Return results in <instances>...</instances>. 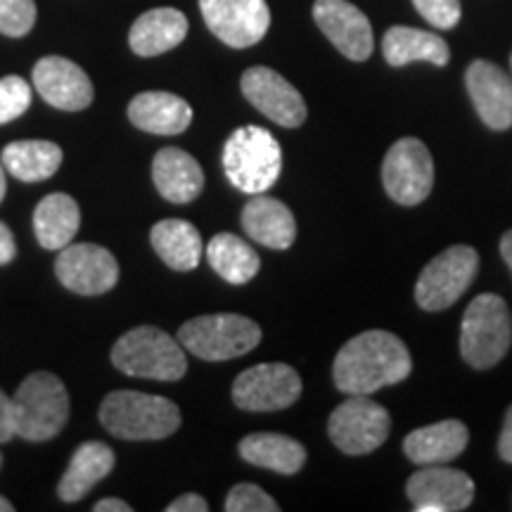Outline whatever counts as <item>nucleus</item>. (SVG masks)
<instances>
[{"mask_svg":"<svg viewBox=\"0 0 512 512\" xmlns=\"http://www.w3.org/2000/svg\"><path fill=\"white\" fill-rule=\"evenodd\" d=\"M81 211L74 197L64 192H53L43 197L34 211V230L36 240L43 249H64L72 245L74 235L79 233Z\"/></svg>","mask_w":512,"mask_h":512,"instance_id":"nucleus-26","label":"nucleus"},{"mask_svg":"<svg viewBox=\"0 0 512 512\" xmlns=\"http://www.w3.org/2000/svg\"><path fill=\"white\" fill-rule=\"evenodd\" d=\"M242 95L264 117L285 128H297L306 121V102L302 93L285 76L268 67H252L242 74Z\"/></svg>","mask_w":512,"mask_h":512,"instance_id":"nucleus-15","label":"nucleus"},{"mask_svg":"<svg viewBox=\"0 0 512 512\" xmlns=\"http://www.w3.org/2000/svg\"><path fill=\"white\" fill-rule=\"evenodd\" d=\"M15 403V434L27 441L55 439L69 420V392L53 373L38 370L19 384Z\"/></svg>","mask_w":512,"mask_h":512,"instance_id":"nucleus-5","label":"nucleus"},{"mask_svg":"<svg viewBox=\"0 0 512 512\" xmlns=\"http://www.w3.org/2000/svg\"><path fill=\"white\" fill-rule=\"evenodd\" d=\"M512 344V318L505 299L479 294L465 309L460 325V354L472 368H494Z\"/></svg>","mask_w":512,"mask_h":512,"instance_id":"nucleus-6","label":"nucleus"},{"mask_svg":"<svg viewBox=\"0 0 512 512\" xmlns=\"http://www.w3.org/2000/svg\"><path fill=\"white\" fill-rule=\"evenodd\" d=\"M0 162L17 181L41 183L57 174L62 164V150L50 140H17L5 147Z\"/></svg>","mask_w":512,"mask_h":512,"instance_id":"nucleus-29","label":"nucleus"},{"mask_svg":"<svg viewBox=\"0 0 512 512\" xmlns=\"http://www.w3.org/2000/svg\"><path fill=\"white\" fill-rule=\"evenodd\" d=\"M209 266L230 285H245L259 273L261 259L254 247L233 233L214 235L207 247Z\"/></svg>","mask_w":512,"mask_h":512,"instance_id":"nucleus-30","label":"nucleus"},{"mask_svg":"<svg viewBox=\"0 0 512 512\" xmlns=\"http://www.w3.org/2000/svg\"><path fill=\"white\" fill-rule=\"evenodd\" d=\"M95 512H131L133 508L128 505L126 501H121V498H102L93 505Z\"/></svg>","mask_w":512,"mask_h":512,"instance_id":"nucleus-39","label":"nucleus"},{"mask_svg":"<svg viewBox=\"0 0 512 512\" xmlns=\"http://www.w3.org/2000/svg\"><path fill=\"white\" fill-rule=\"evenodd\" d=\"M242 228L259 245L268 249H290L297 238V221L290 207L268 197L266 192L254 195L242 209Z\"/></svg>","mask_w":512,"mask_h":512,"instance_id":"nucleus-19","label":"nucleus"},{"mask_svg":"<svg viewBox=\"0 0 512 512\" xmlns=\"http://www.w3.org/2000/svg\"><path fill=\"white\" fill-rule=\"evenodd\" d=\"M479 254L467 245L448 247L422 268L415 283V302L420 309L437 313L453 306L477 278Z\"/></svg>","mask_w":512,"mask_h":512,"instance_id":"nucleus-8","label":"nucleus"},{"mask_svg":"<svg viewBox=\"0 0 512 512\" xmlns=\"http://www.w3.org/2000/svg\"><path fill=\"white\" fill-rule=\"evenodd\" d=\"M112 363L124 375L157 382H176L188 370L178 337L174 339L155 325H140L121 335L112 347Z\"/></svg>","mask_w":512,"mask_h":512,"instance_id":"nucleus-3","label":"nucleus"},{"mask_svg":"<svg viewBox=\"0 0 512 512\" xmlns=\"http://www.w3.org/2000/svg\"><path fill=\"white\" fill-rule=\"evenodd\" d=\"M299 396H302V377L285 363L252 366L233 382V401L242 411H280L297 403Z\"/></svg>","mask_w":512,"mask_h":512,"instance_id":"nucleus-11","label":"nucleus"},{"mask_svg":"<svg viewBox=\"0 0 512 512\" xmlns=\"http://www.w3.org/2000/svg\"><path fill=\"white\" fill-rule=\"evenodd\" d=\"M107 432L126 441L169 439L181 427V411L164 396L143 392H112L100 406Z\"/></svg>","mask_w":512,"mask_h":512,"instance_id":"nucleus-2","label":"nucleus"},{"mask_svg":"<svg viewBox=\"0 0 512 512\" xmlns=\"http://www.w3.org/2000/svg\"><path fill=\"white\" fill-rule=\"evenodd\" d=\"M178 342L202 361H230L249 354L261 342V328L238 313H214L183 323Z\"/></svg>","mask_w":512,"mask_h":512,"instance_id":"nucleus-7","label":"nucleus"},{"mask_svg":"<svg viewBox=\"0 0 512 512\" xmlns=\"http://www.w3.org/2000/svg\"><path fill=\"white\" fill-rule=\"evenodd\" d=\"M223 169L228 181L247 195L271 190L283 171V150L271 131L242 126L223 147Z\"/></svg>","mask_w":512,"mask_h":512,"instance_id":"nucleus-4","label":"nucleus"},{"mask_svg":"<svg viewBox=\"0 0 512 512\" xmlns=\"http://www.w3.org/2000/svg\"><path fill=\"white\" fill-rule=\"evenodd\" d=\"M128 119L140 131L155 133V136H178L190 126L192 107L174 93L147 91L131 100Z\"/></svg>","mask_w":512,"mask_h":512,"instance_id":"nucleus-22","label":"nucleus"},{"mask_svg":"<svg viewBox=\"0 0 512 512\" xmlns=\"http://www.w3.org/2000/svg\"><path fill=\"white\" fill-rule=\"evenodd\" d=\"M465 86L486 126L494 131L512 126V79L498 64L475 60L467 67Z\"/></svg>","mask_w":512,"mask_h":512,"instance_id":"nucleus-18","label":"nucleus"},{"mask_svg":"<svg viewBox=\"0 0 512 512\" xmlns=\"http://www.w3.org/2000/svg\"><path fill=\"white\" fill-rule=\"evenodd\" d=\"M223 508L228 512H278L280 505L256 484H235L228 491Z\"/></svg>","mask_w":512,"mask_h":512,"instance_id":"nucleus-33","label":"nucleus"},{"mask_svg":"<svg viewBox=\"0 0 512 512\" xmlns=\"http://www.w3.org/2000/svg\"><path fill=\"white\" fill-rule=\"evenodd\" d=\"M510 67H512V55H510Z\"/></svg>","mask_w":512,"mask_h":512,"instance_id":"nucleus-44","label":"nucleus"},{"mask_svg":"<svg viewBox=\"0 0 512 512\" xmlns=\"http://www.w3.org/2000/svg\"><path fill=\"white\" fill-rule=\"evenodd\" d=\"M392 432V418L387 408L368 399L366 394H356L332 411L328 420V434L342 453L349 456H366L380 448Z\"/></svg>","mask_w":512,"mask_h":512,"instance_id":"nucleus-9","label":"nucleus"},{"mask_svg":"<svg viewBox=\"0 0 512 512\" xmlns=\"http://www.w3.org/2000/svg\"><path fill=\"white\" fill-rule=\"evenodd\" d=\"M413 5L437 29H453L460 22V0H413Z\"/></svg>","mask_w":512,"mask_h":512,"instance_id":"nucleus-34","label":"nucleus"},{"mask_svg":"<svg viewBox=\"0 0 512 512\" xmlns=\"http://www.w3.org/2000/svg\"><path fill=\"white\" fill-rule=\"evenodd\" d=\"M406 494L418 512H458L475 501V482L463 470L425 465L408 479Z\"/></svg>","mask_w":512,"mask_h":512,"instance_id":"nucleus-14","label":"nucleus"},{"mask_svg":"<svg viewBox=\"0 0 512 512\" xmlns=\"http://www.w3.org/2000/svg\"><path fill=\"white\" fill-rule=\"evenodd\" d=\"M467 441H470V432L465 422L441 420L408 434L403 441V451L415 465H446L465 451Z\"/></svg>","mask_w":512,"mask_h":512,"instance_id":"nucleus-23","label":"nucleus"},{"mask_svg":"<svg viewBox=\"0 0 512 512\" xmlns=\"http://www.w3.org/2000/svg\"><path fill=\"white\" fill-rule=\"evenodd\" d=\"M55 275L69 292L95 297L117 285L119 264L110 249L79 242L62 249L55 261Z\"/></svg>","mask_w":512,"mask_h":512,"instance_id":"nucleus-13","label":"nucleus"},{"mask_svg":"<svg viewBox=\"0 0 512 512\" xmlns=\"http://www.w3.org/2000/svg\"><path fill=\"white\" fill-rule=\"evenodd\" d=\"M15 256H17V245H15V238H12V230L0 221V266L10 264Z\"/></svg>","mask_w":512,"mask_h":512,"instance_id":"nucleus-38","label":"nucleus"},{"mask_svg":"<svg viewBox=\"0 0 512 512\" xmlns=\"http://www.w3.org/2000/svg\"><path fill=\"white\" fill-rule=\"evenodd\" d=\"M240 456L256 467H266L280 475H294L306 463V448L285 434L259 432L240 441Z\"/></svg>","mask_w":512,"mask_h":512,"instance_id":"nucleus-28","label":"nucleus"},{"mask_svg":"<svg viewBox=\"0 0 512 512\" xmlns=\"http://www.w3.org/2000/svg\"><path fill=\"white\" fill-rule=\"evenodd\" d=\"M0 465H3V456H0Z\"/></svg>","mask_w":512,"mask_h":512,"instance_id":"nucleus-43","label":"nucleus"},{"mask_svg":"<svg viewBox=\"0 0 512 512\" xmlns=\"http://www.w3.org/2000/svg\"><path fill=\"white\" fill-rule=\"evenodd\" d=\"M188 36V17L176 8L147 10L128 31V46L140 57H157L181 46Z\"/></svg>","mask_w":512,"mask_h":512,"instance_id":"nucleus-21","label":"nucleus"},{"mask_svg":"<svg viewBox=\"0 0 512 512\" xmlns=\"http://www.w3.org/2000/svg\"><path fill=\"white\" fill-rule=\"evenodd\" d=\"M114 451L102 441H86L76 448V453L69 460L67 472L57 486V496L64 503L81 501L95 484L102 482L114 470Z\"/></svg>","mask_w":512,"mask_h":512,"instance_id":"nucleus-24","label":"nucleus"},{"mask_svg":"<svg viewBox=\"0 0 512 512\" xmlns=\"http://www.w3.org/2000/svg\"><path fill=\"white\" fill-rule=\"evenodd\" d=\"M207 510H209L207 498H202L200 494L178 496L174 503L166 505V512H207Z\"/></svg>","mask_w":512,"mask_h":512,"instance_id":"nucleus-36","label":"nucleus"},{"mask_svg":"<svg viewBox=\"0 0 512 512\" xmlns=\"http://www.w3.org/2000/svg\"><path fill=\"white\" fill-rule=\"evenodd\" d=\"M501 256H503L505 264H508L510 271H512V230H508V233L503 235V240H501Z\"/></svg>","mask_w":512,"mask_h":512,"instance_id":"nucleus-40","label":"nucleus"},{"mask_svg":"<svg viewBox=\"0 0 512 512\" xmlns=\"http://www.w3.org/2000/svg\"><path fill=\"white\" fill-rule=\"evenodd\" d=\"M152 181L164 200L174 204H188L200 197L204 188V174L197 159L178 147H164L152 162Z\"/></svg>","mask_w":512,"mask_h":512,"instance_id":"nucleus-20","label":"nucleus"},{"mask_svg":"<svg viewBox=\"0 0 512 512\" xmlns=\"http://www.w3.org/2000/svg\"><path fill=\"white\" fill-rule=\"evenodd\" d=\"M15 437V403L0 389V444Z\"/></svg>","mask_w":512,"mask_h":512,"instance_id":"nucleus-35","label":"nucleus"},{"mask_svg":"<svg viewBox=\"0 0 512 512\" xmlns=\"http://www.w3.org/2000/svg\"><path fill=\"white\" fill-rule=\"evenodd\" d=\"M498 456H501L505 463L512 465V406L508 408V413H505L501 439H498Z\"/></svg>","mask_w":512,"mask_h":512,"instance_id":"nucleus-37","label":"nucleus"},{"mask_svg":"<svg viewBox=\"0 0 512 512\" xmlns=\"http://www.w3.org/2000/svg\"><path fill=\"white\" fill-rule=\"evenodd\" d=\"M211 34L230 48H252L268 34L271 10L266 0H200Z\"/></svg>","mask_w":512,"mask_h":512,"instance_id":"nucleus-12","label":"nucleus"},{"mask_svg":"<svg viewBox=\"0 0 512 512\" xmlns=\"http://www.w3.org/2000/svg\"><path fill=\"white\" fill-rule=\"evenodd\" d=\"M12 510H15V505H12L5 496H0V512H12Z\"/></svg>","mask_w":512,"mask_h":512,"instance_id":"nucleus-42","label":"nucleus"},{"mask_svg":"<svg viewBox=\"0 0 512 512\" xmlns=\"http://www.w3.org/2000/svg\"><path fill=\"white\" fill-rule=\"evenodd\" d=\"M382 183L394 202H425L434 185V162L430 150L418 138H401L389 147L382 164Z\"/></svg>","mask_w":512,"mask_h":512,"instance_id":"nucleus-10","label":"nucleus"},{"mask_svg":"<svg viewBox=\"0 0 512 512\" xmlns=\"http://www.w3.org/2000/svg\"><path fill=\"white\" fill-rule=\"evenodd\" d=\"M313 19L344 57L354 62H366L373 55L375 38L370 19L349 0H316Z\"/></svg>","mask_w":512,"mask_h":512,"instance_id":"nucleus-16","label":"nucleus"},{"mask_svg":"<svg viewBox=\"0 0 512 512\" xmlns=\"http://www.w3.org/2000/svg\"><path fill=\"white\" fill-rule=\"evenodd\" d=\"M411 370V354L399 337L387 330H368L339 349L332 377L339 392L368 396L389 384L403 382Z\"/></svg>","mask_w":512,"mask_h":512,"instance_id":"nucleus-1","label":"nucleus"},{"mask_svg":"<svg viewBox=\"0 0 512 512\" xmlns=\"http://www.w3.org/2000/svg\"><path fill=\"white\" fill-rule=\"evenodd\" d=\"M382 53L392 67H406L411 62H430L446 67L451 50L444 38L413 27H392L382 38Z\"/></svg>","mask_w":512,"mask_h":512,"instance_id":"nucleus-25","label":"nucleus"},{"mask_svg":"<svg viewBox=\"0 0 512 512\" xmlns=\"http://www.w3.org/2000/svg\"><path fill=\"white\" fill-rule=\"evenodd\" d=\"M150 242L159 259L174 271H195L202 259V235L183 219L159 221L150 233Z\"/></svg>","mask_w":512,"mask_h":512,"instance_id":"nucleus-27","label":"nucleus"},{"mask_svg":"<svg viewBox=\"0 0 512 512\" xmlns=\"http://www.w3.org/2000/svg\"><path fill=\"white\" fill-rule=\"evenodd\" d=\"M31 105V86L22 76L0 79V124L22 117Z\"/></svg>","mask_w":512,"mask_h":512,"instance_id":"nucleus-32","label":"nucleus"},{"mask_svg":"<svg viewBox=\"0 0 512 512\" xmlns=\"http://www.w3.org/2000/svg\"><path fill=\"white\" fill-rule=\"evenodd\" d=\"M5 190H8V183H5V166L0 162V202H3Z\"/></svg>","mask_w":512,"mask_h":512,"instance_id":"nucleus-41","label":"nucleus"},{"mask_svg":"<svg viewBox=\"0 0 512 512\" xmlns=\"http://www.w3.org/2000/svg\"><path fill=\"white\" fill-rule=\"evenodd\" d=\"M38 17L34 0H0V34L22 38L34 29Z\"/></svg>","mask_w":512,"mask_h":512,"instance_id":"nucleus-31","label":"nucleus"},{"mask_svg":"<svg viewBox=\"0 0 512 512\" xmlns=\"http://www.w3.org/2000/svg\"><path fill=\"white\" fill-rule=\"evenodd\" d=\"M34 86L38 95L64 112L86 110L93 102V81L79 64L67 57H43L34 67Z\"/></svg>","mask_w":512,"mask_h":512,"instance_id":"nucleus-17","label":"nucleus"}]
</instances>
